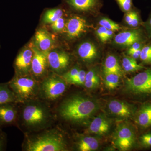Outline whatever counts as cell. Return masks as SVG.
<instances>
[{
	"label": "cell",
	"mask_w": 151,
	"mask_h": 151,
	"mask_svg": "<svg viewBox=\"0 0 151 151\" xmlns=\"http://www.w3.org/2000/svg\"><path fill=\"white\" fill-rule=\"evenodd\" d=\"M19 109L17 124L28 132H38L48 128L53 121L50 108L36 99L25 102Z\"/></svg>",
	"instance_id": "obj_1"
},
{
	"label": "cell",
	"mask_w": 151,
	"mask_h": 151,
	"mask_svg": "<svg viewBox=\"0 0 151 151\" xmlns=\"http://www.w3.org/2000/svg\"><path fill=\"white\" fill-rule=\"evenodd\" d=\"M99 107L95 100L83 95L76 94L63 101L59 106L58 112L63 120L81 124L94 115Z\"/></svg>",
	"instance_id": "obj_2"
},
{
	"label": "cell",
	"mask_w": 151,
	"mask_h": 151,
	"mask_svg": "<svg viewBox=\"0 0 151 151\" xmlns=\"http://www.w3.org/2000/svg\"><path fill=\"white\" fill-rule=\"evenodd\" d=\"M27 151H65L67 144L62 133L57 129L46 130L27 137L24 143Z\"/></svg>",
	"instance_id": "obj_3"
},
{
	"label": "cell",
	"mask_w": 151,
	"mask_h": 151,
	"mask_svg": "<svg viewBox=\"0 0 151 151\" xmlns=\"http://www.w3.org/2000/svg\"><path fill=\"white\" fill-rule=\"evenodd\" d=\"M8 83L15 95L17 103H24L33 100L39 95L40 84L29 75L15 74Z\"/></svg>",
	"instance_id": "obj_4"
},
{
	"label": "cell",
	"mask_w": 151,
	"mask_h": 151,
	"mask_svg": "<svg viewBox=\"0 0 151 151\" xmlns=\"http://www.w3.org/2000/svg\"><path fill=\"white\" fill-rule=\"evenodd\" d=\"M126 88L130 94L141 100H151V69L138 73L126 81Z\"/></svg>",
	"instance_id": "obj_5"
},
{
	"label": "cell",
	"mask_w": 151,
	"mask_h": 151,
	"mask_svg": "<svg viewBox=\"0 0 151 151\" xmlns=\"http://www.w3.org/2000/svg\"><path fill=\"white\" fill-rule=\"evenodd\" d=\"M67 83L62 77L57 75L50 76L43 79L40 84L38 96L46 101L56 100L66 91Z\"/></svg>",
	"instance_id": "obj_6"
},
{
	"label": "cell",
	"mask_w": 151,
	"mask_h": 151,
	"mask_svg": "<svg viewBox=\"0 0 151 151\" xmlns=\"http://www.w3.org/2000/svg\"><path fill=\"white\" fill-rule=\"evenodd\" d=\"M136 142L137 136L133 129L125 125L119 126L114 139V144L117 148L121 150H128L134 145Z\"/></svg>",
	"instance_id": "obj_7"
},
{
	"label": "cell",
	"mask_w": 151,
	"mask_h": 151,
	"mask_svg": "<svg viewBox=\"0 0 151 151\" xmlns=\"http://www.w3.org/2000/svg\"><path fill=\"white\" fill-rule=\"evenodd\" d=\"M33 52L31 72L37 81L44 77L48 66L47 53L40 50L37 47H31Z\"/></svg>",
	"instance_id": "obj_8"
},
{
	"label": "cell",
	"mask_w": 151,
	"mask_h": 151,
	"mask_svg": "<svg viewBox=\"0 0 151 151\" xmlns=\"http://www.w3.org/2000/svg\"><path fill=\"white\" fill-rule=\"evenodd\" d=\"M33 52L31 47L24 49L17 56L14 63L16 75H29L31 70Z\"/></svg>",
	"instance_id": "obj_9"
},
{
	"label": "cell",
	"mask_w": 151,
	"mask_h": 151,
	"mask_svg": "<svg viewBox=\"0 0 151 151\" xmlns=\"http://www.w3.org/2000/svg\"><path fill=\"white\" fill-rule=\"evenodd\" d=\"M48 66L56 73H62L70 63V57L66 52L54 50L47 53Z\"/></svg>",
	"instance_id": "obj_10"
},
{
	"label": "cell",
	"mask_w": 151,
	"mask_h": 151,
	"mask_svg": "<svg viewBox=\"0 0 151 151\" xmlns=\"http://www.w3.org/2000/svg\"><path fill=\"white\" fill-rule=\"evenodd\" d=\"M17 103L0 105V128L17 124L19 112Z\"/></svg>",
	"instance_id": "obj_11"
},
{
	"label": "cell",
	"mask_w": 151,
	"mask_h": 151,
	"mask_svg": "<svg viewBox=\"0 0 151 151\" xmlns=\"http://www.w3.org/2000/svg\"><path fill=\"white\" fill-rule=\"evenodd\" d=\"M88 27L86 21L79 16L70 18L65 23V32L68 37L70 39L79 37L86 31Z\"/></svg>",
	"instance_id": "obj_12"
},
{
	"label": "cell",
	"mask_w": 151,
	"mask_h": 151,
	"mask_svg": "<svg viewBox=\"0 0 151 151\" xmlns=\"http://www.w3.org/2000/svg\"><path fill=\"white\" fill-rule=\"evenodd\" d=\"M135 122L142 130L151 128V101L145 102L141 105L134 115Z\"/></svg>",
	"instance_id": "obj_13"
},
{
	"label": "cell",
	"mask_w": 151,
	"mask_h": 151,
	"mask_svg": "<svg viewBox=\"0 0 151 151\" xmlns=\"http://www.w3.org/2000/svg\"><path fill=\"white\" fill-rule=\"evenodd\" d=\"M108 107L112 114L120 118H130L134 116L136 112L131 105L119 100H111Z\"/></svg>",
	"instance_id": "obj_14"
},
{
	"label": "cell",
	"mask_w": 151,
	"mask_h": 151,
	"mask_svg": "<svg viewBox=\"0 0 151 151\" xmlns=\"http://www.w3.org/2000/svg\"><path fill=\"white\" fill-rule=\"evenodd\" d=\"M141 38L140 31L133 29L119 33L115 37V42L119 45L130 47L135 42L140 41Z\"/></svg>",
	"instance_id": "obj_15"
},
{
	"label": "cell",
	"mask_w": 151,
	"mask_h": 151,
	"mask_svg": "<svg viewBox=\"0 0 151 151\" xmlns=\"http://www.w3.org/2000/svg\"><path fill=\"white\" fill-rule=\"evenodd\" d=\"M110 122L105 116L100 115L95 117L90 123L88 132L96 134L104 135L109 132Z\"/></svg>",
	"instance_id": "obj_16"
},
{
	"label": "cell",
	"mask_w": 151,
	"mask_h": 151,
	"mask_svg": "<svg viewBox=\"0 0 151 151\" xmlns=\"http://www.w3.org/2000/svg\"><path fill=\"white\" fill-rule=\"evenodd\" d=\"M36 46L42 51L48 53L53 45V41L48 32L45 30H38L35 34Z\"/></svg>",
	"instance_id": "obj_17"
},
{
	"label": "cell",
	"mask_w": 151,
	"mask_h": 151,
	"mask_svg": "<svg viewBox=\"0 0 151 151\" xmlns=\"http://www.w3.org/2000/svg\"><path fill=\"white\" fill-rule=\"evenodd\" d=\"M78 54L80 58L85 61H91L97 57V48L92 42H86L78 47Z\"/></svg>",
	"instance_id": "obj_18"
},
{
	"label": "cell",
	"mask_w": 151,
	"mask_h": 151,
	"mask_svg": "<svg viewBox=\"0 0 151 151\" xmlns=\"http://www.w3.org/2000/svg\"><path fill=\"white\" fill-rule=\"evenodd\" d=\"M76 146L78 151H95L99 147V143L97 139L93 137L82 136L78 139Z\"/></svg>",
	"instance_id": "obj_19"
},
{
	"label": "cell",
	"mask_w": 151,
	"mask_h": 151,
	"mask_svg": "<svg viewBox=\"0 0 151 151\" xmlns=\"http://www.w3.org/2000/svg\"><path fill=\"white\" fill-rule=\"evenodd\" d=\"M104 72L105 74L114 73L122 75L123 70L117 58L113 55H109L105 59L104 64Z\"/></svg>",
	"instance_id": "obj_20"
},
{
	"label": "cell",
	"mask_w": 151,
	"mask_h": 151,
	"mask_svg": "<svg viewBox=\"0 0 151 151\" xmlns=\"http://www.w3.org/2000/svg\"><path fill=\"white\" fill-rule=\"evenodd\" d=\"M8 103H17L16 97L8 82L1 83L0 84V105Z\"/></svg>",
	"instance_id": "obj_21"
},
{
	"label": "cell",
	"mask_w": 151,
	"mask_h": 151,
	"mask_svg": "<svg viewBox=\"0 0 151 151\" xmlns=\"http://www.w3.org/2000/svg\"><path fill=\"white\" fill-rule=\"evenodd\" d=\"M73 8L80 11L90 10L97 5V0H67Z\"/></svg>",
	"instance_id": "obj_22"
},
{
	"label": "cell",
	"mask_w": 151,
	"mask_h": 151,
	"mask_svg": "<svg viewBox=\"0 0 151 151\" xmlns=\"http://www.w3.org/2000/svg\"><path fill=\"white\" fill-rule=\"evenodd\" d=\"M122 67L125 71L128 72H136L145 68L143 65L138 64L136 59L129 56L125 57L123 58Z\"/></svg>",
	"instance_id": "obj_23"
},
{
	"label": "cell",
	"mask_w": 151,
	"mask_h": 151,
	"mask_svg": "<svg viewBox=\"0 0 151 151\" xmlns=\"http://www.w3.org/2000/svg\"><path fill=\"white\" fill-rule=\"evenodd\" d=\"M63 12L59 9H53L45 12L43 17V22L45 23L52 24L60 18L62 17Z\"/></svg>",
	"instance_id": "obj_24"
},
{
	"label": "cell",
	"mask_w": 151,
	"mask_h": 151,
	"mask_svg": "<svg viewBox=\"0 0 151 151\" xmlns=\"http://www.w3.org/2000/svg\"><path fill=\"white\" fill-rule=\"evenodd\" d=\"M105 84L106 87L111 90L116 89L119 83L120 76L114 73L105 74Z\"/></svg>",
	"instance_id": "obj_25"
},
{
	"label": "cell",
	"mask_w": 151,
	"mask_h": 151,
	"mask_svg": "<svg viewBox=\"0 0 151 151\" xmlns=\"http://www.w3.org/2000/svg\"><path fill=\"white\" fill-rule=\"evenodd\" d=\"M99 24L101 26L105 28L106 29L111 30L113 32L119 31L121 29L119 24L106 18H104L100 20Z\"/></svg>",
	"instance_id": "obj_26"
},
{
	"label": "cell",
	"mask_w": 151,
	"mask_h": 151,
	"mask_svg": "<svg viewBox=\"0 0 151 151\" xmlns=\"http://www.w3.org/2000/svg\"><path fill=\"white\" fill-rule=\"evenodd\" d=\"M139 58L143 63L151 64V44L143 47Z\"/></svg>",
	"instance_id": "obj_27"
},
{
	"label": "cell",
	"mask_w": 151,
	"mask_h": 151,
	"mask_svg": "<svg viewBox=\"0 0 151 151\" xmlns=\"http://www.w3.org/2000/svg\"><path fill=\"white\" fill-rule=\"evenodd\" d=\"M140 145L144 148H151V132H147L144 133L139 138Z\"/></svg>",
	"instance_id": "obj_28"
},
{
	"label": "cell",
	"mask_w": 151,
	"mask_h": 151,
	"mask_svg": "<svg viewBox=\"0 0 151 151\" xmlns=\"http://www.w3.org/2000/svg\"><path fill=\"white\" fill-rule=\"evenodd\" d=\"M86 73V72L84 70H80L78 74L70 80L69 84H75L79 86L84 85Z\"/></svg>",
	"instance_id": "obj_29"
},
{
	"label": "cell",
	"mask_w": 151,
	"mask_h": 151,
	"mask_svg": "<svg viewBox=\"0 0 151 151\" xmlns=\"http://www.w3.org/2000/svg\"><path fill=\"white\" fill-rule=\"evenodd\" d=\"M65 23L64 19L60 18L51 24L52 29L55 32H60L65 28Z\"/></svg>",
	"instance_id": "obj_30"
},
{
	"label": "cell",
	"mask_w": 151,
	"mask_h": 151,
	"mask_svg": "<svg viewBox=\"0 0 151 151\" xmlns=\"http://www.w3.org/2000/svg\"><path fill=\"white\" fill-rule=\"evenodd\" d=\"M80 69L78 67L73 68L64 73L62 76V77L68 83H69L70 80L77 75Z\"/></svg>",
	"instance_id": "obj_31"
},
{
	"label": "cell",
	"mask_w": 151,
	"mask_h": 151,
	"mask_svg": "<svg viewBox=\"0 0 151 151\" xmlns=\"http://www.w3.org/2000/svg\"><path fill=\"white\" fill-rule=\"evenodd\" d=\"M117 1L123 11L128 12L131 10L132 0H117Z\"/></svg>",
	"instance_id": "obj_32"
},
{
	"label": "cell",
	"mask_w": 151,
	"mask_h": 151,
	"mask_svg": "<svg viewBox=\"0 0 151 151\" xmlns=\"http://www.w3.org/2000/svg\"><path fill=\"white\" fill-rule=\"evenodd\" d=\"M7 145V136L0 128V151L6 150Z\"/></svg>",
	"instance_id": "obj_33"
},
{
	"label": "cell",
	"mask_w": 151,
	"mask_h": 151,
	"mask_svg": "<svg viewBox=\"0 0 151 151\" xmlns=\"http://www.w3.org/2000/svg\"><path fill=\"white\" fill-rule=\"evenodd\" d=\"M99 79V76L96 71L93 70H90L86 73L85 75V81H92Z\"/></svg>",
	"instance_id": "obj_34"
},
{
	"label": "cell",
	"mask_w": 151,
	"mask_h": 151,
	"mask_svg": "<svg viewBox=\"0 0 151 151\" xmlns=\"http://www.w3.org/2000/svg\"><path fill=\"white\" fill-rule=\"evenodd\" d=\"M106 29L103 26H100L99 28L97 29V34L98 36V37L99 38L101 42H105V36L106 34Z\"/></svg>",
	"instance_id": "obj_35"
},
{
	"label": "cell",
	"mask_w": 151,
	"mask_h": 151,
	"mask_svg": "<svg viewBox=\"0 0 151 151\" xmlns=\"http://www.w3.org/2000/svg\"><path fill=\"white\" fill-rule=\"evenodd\" d=\"M143 44L140 42V41L135 42L130 46L128 50V54L129 55L132 52H134L136 50L140 49L143 47Z\"/></svg>",
	"instance_id": "obj_36"
},
{
	"label": "cell",
	"mask_w": 151,
	"mask_h": 151,
	"mask_svg": "<svg viewBox=\"0 0 151 151\" xmlns=\"http://www.w3.org/2000/svg\"><path fill=\"white\" fill-rule=\"evenodd\" d=\"M100 83V79L92 81H85L84 86L87 89H92L97 87Z\"/></svg>",
	"instance_id": "obj_37"
},
{
	"label": "cell",
	"mask_w": 151,
	"mask_h": 151,
	"mask_svg": "<svg viewBox=\"0 0 151 151\" xmlns=\"http://www.w3.org/2000/svg\"><path fill=\"white\" fill-rule=\"evenodd\" d=\"M135 11H129L127 12V14L125 16V19L126 22L129 25L131 26V22H132V19L134 15Z\"/></svg>",
	"instance_id": "obj_38"
},
{
	"label": "cell",
	"mask_w": 151,
	"mask_h": 151,
	"mask_svg": "<svg viewBox=\"0 0 151 151\" xmlns=\"http://www.w3.org/2000/svg\"><path fill=\"white\" fill-rule=\"evenodd\" d=\"M140 19L139 14L137 12H135L134 15L132 19V22H131V26L132 27H138L139 24Z\"/></svg>",
	"instance_id": "obj_39"
},
{
	"label": "cell",
	"mask_w": 151,
	"mask_h": 151,
	"mask_svg": "<svg viewBox=\"0 0 151 151\" xmlns=\"http://www.w3.org/2000/svg\"><path fill=\"white\" fill-rule=\"evenodd\" d=\"M142 49L138 50H136V51L132 52L129 55L131 57H132V58H133L136 60L138 58H139Z\"/></svg>",
	"instance_id": "obj_40"
},
{
	"label": "cell",
	"mask_w": 151,
	"mask_h": 151,
	"mask_svg": "<svg viewBox=\"0 0 151 151\" xmlns=\"http://www.w3.org/2000/svg\"><path fill=\"white\" fill-rule=\"evenodd\" d=\"M113 35V31L111 30L107 29L106 30L105 36V42L110 40Z\"/></svg>",
	"instance_id": "obj_41"
},
{
	"label": "cell",
	"mask_w": 151,
	"mask_h": 151,
	"mask_svg": "<svg viewBox=\"0 0 151 151\" xmlns=\"http://www.w3.org/2000/svg\"><path fill=\"white\" fill-rule=\"evenodd\" d=\"M146 27H147V29L148 30L149 32L151 35V15L146 24Z\"/></svg>",
	"instance_id": "obj_42"
}]
</instances>
